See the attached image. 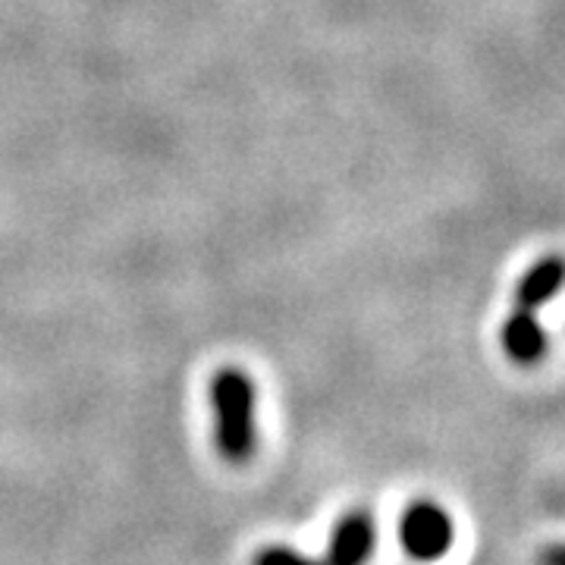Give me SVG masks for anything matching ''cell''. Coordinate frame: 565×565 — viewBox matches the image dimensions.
<instances>
[{
  "mask_svg": "<svg viewBox=\"0 0 565 565\" xmlns=\"http://www.w3.org/2000/svg\"><path fill=\"white\" fill-rule=\"evenodd\" d=\"M214 446L223 462L243 468L258 452V384L243 367H221L211 377Z\"/></svg>",
  "mask_w": 565,
  "mask_h": 565,
  "instance_id": "1",
  "label": "cell"
},
{
  "mask_svg": "<svg viewBox=\"0 0 565 565\" xmlns=\"http://www.w3.org/2000/svg\"><path fill=\"white\" fill-rule=\"evenodd\" d=\"M456 544V522L437 500H412L399 515V546L415 563H440Z\"/></svg>",
  "mask_w": 565,
  "mask_h": 565,
  "instance_id": "2",
  "label": "cell"
},
{
  "mask_svg": "<svg viewBox=\"0 0 565 565\" xmlns=\"http://www.w3.org/2000/svg\"><path fill=\"white\" fill-rule=\"evenodd\" d=\"M377 550V522L371 509L352 505L333 522L327 550L321 553L323 565H367Z\"/></svg>",
  "mask_w": 565,
  "mask_h": 565,
  "instance_id": "3",
  "label": "cell"
},
{
  "mask_svg": "<svg viewBox=\"0 0 565 565\" xmlns=\"http://www.w3.org/2000/svg\"><path fill=\"white\" fill-rule=\"evenodd\" d=\"M565 286V255H544L527 267L522 280L515 282L512 308L522 311H541L546 302H553Z\"/></svg>",
  "mask_w": 565,
  "mask_h": 565,
  "instance_id": "4",
  "label": "cell"
},
{
  "mask_svg": "<svg viewBox=\"0 0 565 565\" xmlns=\"http://www.w3.org/2000/svg\"><path fill=\"white\" fill-rule=\"evenodd\" d=\"M500 343L503 352L522 367H534L546 355V330L544 323L537 321L534 311H522V308H512L509 318H505L503 330H500Z\"/></svg>",
  "mask_w": 565,
  "mask_h": 565,
  "instance_id": "5",
  "label": "cell"
},
{
  "mask_svg": "<svg viewBox=\"0 0 565 565\" xmlns=\"http://www.w3.org/2000/svg\"><path fill=\"white\" fill-rule=\"evenodd\" d=\"M252 565H323V559L321 556H308V553L289 544H267L252 556Z\"/></svg>",
  "mask_w": 565,
  "mask_h": 565,
  "instance_id": "6",
  "label": "cell"
},
{
  "mask_svg": "<svg viewBox=\"0 0 565 565\" xmlns=\"http://www.w3.org/2000/svg\"><path fill=\"white\" fill-rule=\"evenodd\" d=\"M537 565H565V541L541 546V553H537Z\"/></svg>",
  "mask_w": 565,
  "mask_h": 565,
  "instance_id": "7",
  "label": "cell"
}]
</instances>
